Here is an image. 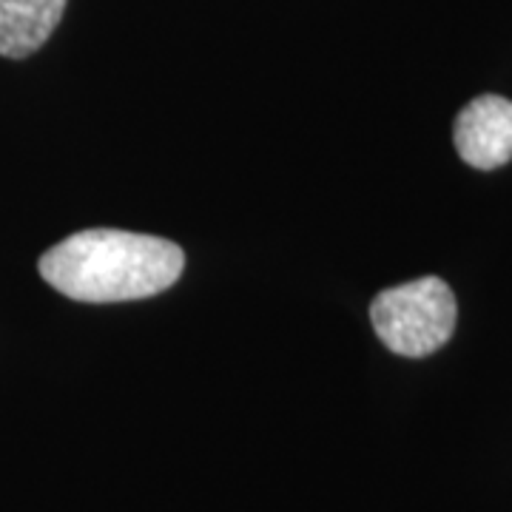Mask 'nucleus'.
Here are the masks:
<instances>
[{
	"label": "nucleus",
	"mask_w": 512,
	"mask_h": 512,
	"mask_svg": "<svg viewBox=\"0 0 512 512\" xmlns=\"http://www.w3.org/2000/svg\"><path fill=\"white\" fill-rule=\"evenodd\" d=\"M180 245L117 228H92L40 256V276L77 302H131L168 291L183 274Z\"/></svg>",
	"instance_id": "obj_1"
},
{
	"label": "nucleus",
	"mask_w": 512,
	"mask_h": 512,
	"mask_svg": "<svg viewBox=\"0 0 512 512\" xmlns=\"http://www.w3.org/2000/svg\"><path fill=\"white\" fill-rule=\"evenodd\" d=\"M370 319L382 345L407 359H421L444 348L456 330V293L439 276L382 291L370 305Z\"/></svg>",
	"instance_id": "obj_2"
},
{
	"label": "nucleus",
	"mask_w": 512,
	"mask_h": 512,
	"mask_svg": "<svg viewBox=\"0 0 512 512\" xmlns=\"http://www.w3.org/2000/svg\"><path fill=\"white\" fill-rule=\"evenodd\" d=\"M458 157L478 171H493L512 160V100L481 94L467 103L453 128Z\"/></svg>",
	"instance_id": "obj_3"
},
{
	"label": "nucleus",
	"mask_w": 512,
	"mask_h": 512,
	"mask_svg": "<svg viewBox=\"0 0 512 512\" xmlns=\"http://www.w3.org/2000/svg\"><path fill=\"white\" fill-rule=\"evenodd\" d=\"M63 12L66 0H0V55L12 60L35 55Z\"/></svg>",
	"instance_id": "obj_4"
}]
</instances>
